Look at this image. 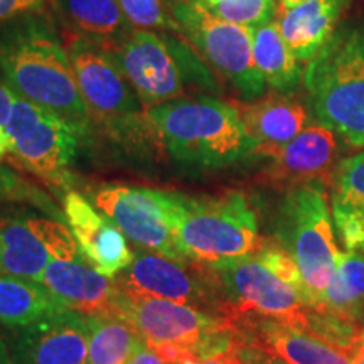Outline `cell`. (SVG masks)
<instances>
[{"mask_svg": "<svg viewBox=\"0 0 364 364\" xmlns=\"http://www.w3.org/2000/svg\"><path fill=\"white\" fill-rule=\"evenodd\" d=\"M172 17L201 56L228 80L241 98L253 102L265 93V81L253 59L252 29L209 16L189 0H167Z\"/></svg>", "mask_w": 364, "mask_h": 364, "instance_id": "9c48e42d", "label": "cell"}, {"mask_svg": "<svg viewBox=\"0 0 364 364\" xmlns=\"http://www.w3.org/2000/svg\"><path fill=\"white\" fill-rule=\"evenodd\" d=\"M65 218L86 262L107 277H117L134 262L125 235L108 216L91 206L80 193H68Z\"/></svg>", "mask_w": 364, "mask_h": 364, "instance_id": "9a60e30c", "label": "cell"}, {"mask_svg": "<svg viewBox=\"0 0 364 364\" xmlns=\"http://www.w3.org/2000/svg\"><path fill=\"white\" fill-rule=\"evenodd\" d=\"M11 154L34 176L51 184H65L68 169L78 152L85 127L59 113L14 97L6 124Z\"/></svg>", "mask_w": 364, "mask_h": 364, "instance_id": "52a82bcc", "label": "cell"}, {"mask_svg": "<svg viewBox=\"0 0 364 364\" xmlns=\"http://www.w3.org/2000/svg\"><path fill=\"white\" fill-rule=\"evenodd\" d=\"M304 0H280V11H290V9L297 7Z\"/></svg>", "mask_w": 364, "mask_h": 364, "instance_id": "74e56055", "label": "cell"}, {"mask_svg": "<svg viewBox=\"0 0 364 364\" xmlns=\"http://www.w3.org/2000/svg\"><path fill=\"white\" fill-rule=\"evenodd\" d=\"M188 364H241L236 358L235 353L226 354V356H220V358H213L208 359V361H198V363H188Z\"/></svg>", "mask_w": 364, "mask_h": 364, "instance_id": "e575fe53", "label": "cell"}, {"mask_svg": "<svg viewBox=\"0 0 364 364\" xmlns=\"http://www.w3.org/2000/svg\"><path fill=\"white\" fill-rule=\"evenodd\" d=\"M0 83L14 97L90 129L66 46L43 12L0 24Z\"/></svg>", "mask_w": 364, "mask_h": 364, "instance_id": "6da1fadb", "label": "cell"}, {"mask_svg": "<svg viewBox=\"0 0 364 364\" xmlns=\"http://www.w3.org/2000/svg\"><path fill=\"white\" fill-rule=\"evenodd\" d=\"M314 312L353 324L364 312V253L349 252L341 258L338 270L324 294L318 297Z\"/></svg>", "mask_w": 364, "mask_h": 364, "instance_id": "d4e9b609", "label": "cell"}, {"mask_svg": "<svg viewBox=\"0 0 364 364\" xmlns=\"http://www.w3.org/2000/svg\"><path fill=\"white\" fill-rule=\"evenodd\" d=\"M78 255V243L63 223L29 215H0V273L41 284L53 260Z\"/></svg>", "mask_w": 364, "mask_h": 364, "instance_id": "7c38bea8", "label": "cell"}, {"mask_svg": "<svg viewBox=\"0 0 364 364\" xmlns=\"http://www.w3.org/2000/svg\"><path fill=\"white\" fill-rule=\"evenodd\" d=\"M56 9L76 36L103 51L124 43L134 33L118 0H56Z\"/></svg>", "mask_w": 364, "mask_h": 364, "instance_id": "7402d4cb", "label": "cell"}, {"mask_svg": "<svg viewBox=\"0 0 364 364\" xmlns=\"http://www.w3.org/2000/svg\"><path fill=\"white\" fill-rule=\"evenodd\" d=\"M353 364H364V341L354 349L353 354Z\"/></svg>", "mask_w": 364, "mask_h": 364, "instance_id": "8d00e7d4", "label": "cell"}, {"mask_svg": "<svg viewBox=\"0 0 364 364\" xmlns=\"http://www.w3.org/2000/svg\"><path fill=\"white\" fill-rule=\"evenodd\" d=\"M105 54L132 85L145 110L182 98L188 75L172 38L134 29L124 43Z\"/></svg>", "mask_w": 364, "mask_h": 364, "instance_id": "30bf717a", "label": "cell"}, {"mask_svg": "<svg viewBox=\"0 0 364 364\" xmlns=\"http://www.w3.org/2000/svg\"><path fill=\"white\" fill-rule=\"evenodd\" d=\"M338 150L334 130L321 124L309 125L289 144L265 154L272 161L265 176L275 184L290 186V189L314 181L324 182L334 171Z\"/></svg>", "mask_w": 364, "mask_h": 364, "instance_id": "e0dca14e", "label": "cell"}, {"mask_svg": "<svg viewBox=\"0 0 364 364\" xmlns=\"http://www.w3.org/2000/svg\"><path fill=\"white\" fill-rule=\"evenodd\" d=\"M306 103L317 124L364 147V14L338 26L304 70Z\"/></svg>", "mask_w": 364, "mask_h": 364, "instance_id": "7a4b0ae2", "label": "cell"}, {"mask_svg": "<svg viewBox=\"0 0 364 364\" xmlns=\"http://www.w3.org/2000/svg\"><path fill=\"white\" fill-rule=\"evenodd\" d=\"M7 152H11V136H9L6 127L0 125V161Z\"/></svg>", "mask_w": 364, "mask_h": 364, "instance_id": "d590c367", "label": "cell"}, {"mask_svg": "<svg viewBox=\"0 0 364 364\" xmlns=\"http://www.w3.org/2000/svg\"><path fill=\"white\" fill-rule=\"evenodd\" d=\"M95 206L139 247L166 255L176 262H189L176 247L164 191L127 184L103 186L95 194Z\"/></svg>", "mask_w": 364, "mask_h": 364, "instance_id": "4fadbf2b", "label": "cell"}, {"mask_svg": "<svg viewBox=\"0 0 364 364\" xmlns=\"http://www.w3.org/2000/svg\"><path fill=\"white\" fill-rule=\"evenodd\" d=\"M186 263L161 253H139L129 268L118 273L115 284L124 292L215 309L223 317L221 299L206 263L194 262L191 268Z\"/></svg>", "mask_w": 364, "mask_h": 364, "instance_id": "8fae6325", "label": "cell"}, {"mask_svg": "<svg viewBox=\"0 0 364 364\" xmlns=\"http://www.w3.org/2000/svg\"><path fill=\"white\" fill-rule=\"evenodd\" d=\"M63 306L43 284L0 273V324L22 329L63 311Z\"/></svg>", "mask_w": 364, "mask_h": 364, "instance_id": "cb8c5ba5", "label": "cell"}, {"mask_svg": "<svg viewBox=\"0 0 364 364\" xmlns=\"http://www.w3.org/2000/svg\"><path fill=\"white\" fill-rule=\"evenodd\" d=\"M253 59L263 81L277 93L290 95L304 80V70L299 59L290 51L280 33L279 22L252 29Z\"/></svg>", "mask_w": 364, "mask_h": 364, "instance_id": "603a6c76", "label": "cell"}, {"mask_svg": "<svg viewBox=\"0 0 364 364\" xmlns=\"http://www.w3.org/2000/svg\"><path fill=\"white\" fill-rule=\"evenodd\" d=\"M253 338L290 364H353V351L273 317H248Z\"/></svg>", "mask_w": 364, "mask_h": 364, "instance_id": "ffe728a7", "label": "cell"}, {"mask_svg": "<svg viewBox=\"0 0 364 364\" xmlns=\"http://www.w3.org/2000/svg\"><path fill=\"white\" fill-rule=\"evenodd\" d=\"M118 4L132 27L181 34V27L172 17L167 0H118Z\"/></svg>", "mask_w": 364, "mask_h": 364, "instance_id": "83f0119b", "label": "cell"}, {"mask_svg": "<svg viewBox=\"0 0 364 364\" xmlns=\"http://www.w3.org/2000/svg\"><path fill=\"white\" fill-rule=\"evenodd\" d=\"M41 284L63 306L86 317L117 316L120 289L110 277L95 270L83 255L53 260L46 267Z\"/></svg>", "mask_w": 364, "mask_h": 364, "instance_id": "2e32d148", "label": "cell"}, {"mask_svg": "<svg viewBox=\"0 0 364 364\" xmlns=\"http://www.w3.org/2000/svg\"><path fill=\"white\" fill-rule=\"evenodd\" d=\"M65 46L91 120L120 135L152 132L135 90L102 48L76 34Z\"/></svg>", "mask_w": 364, "mask_h": 364, "instance_id": "ba28073f", "label": "cell"}, {"mask_svg": "<svg viewBox=\"0 0 364 364\" xmlns=\"http://www.w3.org/2000/svg\"><path fill=\"white\" fill-rule=\"evenodd\" d=\"M11 339V364H86V316L65 307L34 324L16 329Z\"/></svg>", "mask_w": 364, "mask_h": 364, "instance_id": "5bb4252c", "label": "cell"}, {"mask_svg": "<svg viewBox=\"0 0 364 364\" xmlns=\"http://www.w3.org/2000/svg\"><path fill=\"white\" fill-rule=\"evenodd\" d=\"M223 304V317L230 322L245 314L273 317L285 324L307 327L309 306L297 287L282 279L263 260L258 248L245 257L206 263Z\"/></svg>", "mask_w": 364, "mask_h": 364, "instance_id": "8992f818", "label": "cell"}, {"mask_svg": "<svg viewBox=\"0 0 364 364\" xmlns=\"http://www.w3.org/2000/svg\"><path fill=\"white\" fill-rule=\"evenodd\" d=\"M88 324V361L86 364H129L142 336L118 316L86 317Z\"/></svg>", "mask_w": 364, "mask_h": 364, "instance_id": "484cf974", "label": "cell"}, {"mask_svg": "<svg viewBox=\"0 0 364 364\" xmlns=\"http://www.w3.org/2000/svg\"><path fill=\"white\" fill-rule=\"evenodd\" d=\"M0 364H11V339L0 332Z\"/></svg>", "mask_w": 364, "mask_h": 364, "instance_id": "836d02e7", "label": "cell"}, {"mask_svg": "<svg viewBox=\"0 0 364 364\" xmlns=\"http://www.w3.org/2000/svg\"><path fill=\"white\" fill-rule=\"evenodd\" d=\"M0 203H33L44 211L56 213L51 199L43 191L34 188L29 181L0 164Z\"/></svg>", "mask_w": 364, "mask_h": 364, "instance_id": "f1b7e54d", "label": "cell"}, {"mask_svg": "<svg viewBox=\"0 0 364 364\" xmlns=\"http://www.w3.org/2000/svg\"><path fill=\"white\" fill-rule=\"evenodd\" d=\"M332 221L322 181L295 186L280 204L277 235L280 247L297 263L311 309L329 287L344 255L336 245Z\"/></svg>", "mask_w": 364, "mask_h": 364, "instance_id": "5b68a950", "label": "cell"}, {"mask_svg": "<svg viewBox=\"0 0 364 364\" xmlns=\"http://www.w3.org/2000/svg\"><path fill=\"white\" fill-rule=\"evenodd\" d=\"M327 184L341 241L349 252L364 253V150L341 161Z\"/></svg>", "mask_w": 364, "mask_h": 364, "instance_id": "44dd1931", "label": "cell"}, {"mask_svg": "<svg viewBox=\"0 0 364 364\" xmlns=\"http://www.w3.org/2000/svg\"><path fill=\"white\" fill-rule=\"evenodd\" d=\"M241 122L252 142L255 152L265 156L273 149L289 144L311 122L307 103L287 93H273L238 108Z\"/></svg>", "mask_w": 364, "mask_h": 364, "instance_id": "ac0fdd59", "label": "cell"}, {"mask_svg": "<svg viewBox=\"0 0 364 364\" xmlns=\"http://www.w3.org/2000/svg\"><path fill=\"white\" fill-rule=\"evenodd\" d=\"M351 0H304L280 11L279 27L299 63H309L338 29Z\"/></svg>", "mask_w": 364, "mask_h": 364, "instance_id": "d6986e66", "label": "cell"}, {"mask_svg": "<svg viewBox=\"0 0 364 364\" xmlns=\"http://www.w3.org/2000/svg\"><path fill=\"white\" fill-rule=\"evenodd\" d=\"M129 364H169V363L162 361V359L159 358V354L154 351L150 346H147V343H145L140 346L139 351L134 354V358L130 359Z\"/></svg>", "mask_w": 364, "mask_h": 364, "instance_id": "1f68e13d", "label": "cell"}, {"mask_svg": "<svg viewBox=\"0 0 364 364\" xmlns=\"http://www.w3.org/2000/svg\"><path fill=\"white\" fill-rule=\"evenodd\" d=\"M49 0H0V24L44 12Z\"/></svg>", "mask_w": 364, "mask_h": 364, "instance_id": "4dcf8cb0", "label": "cell"}, {"mask_svg": "<svg viewBox=\"0 0 364 364\" xmlns=\"http://www.w3.org/2000/svg\"><path fill=\"white\" fill-rule=\"evenodd\" d=\"M216 19L230 24L258 29L273 21L277 0H189Z\"/></svg>", "mask_w": 364, "mask_h": 364, "instance_id": "4316f807", "label": "cell"}, {"mask_svg": "<svg viewBox=\"0 0 364 364\" xmlns=\"http://www.w3.org/2000/svg\"><path fill=\"white\" fill-rule=\"evenodd\" d=\"M167 152L188 166L218 169L255 152L240 110L211 97L177 98L145 110Z\"/></svg>", "mask_w": 364, "mask_h": 364, "instance_id": "3957f363", "label": "cell"}, {"mask_svg": "<svg viewBox=\"0 0 364 364\" xmlns=\"http://www.w3.org/2000/svg\"><path fill=\"white\" fill-rule=\"evenodd\" d=\"M12 102H14V95L6 88V86L0 83V125L6 127L9 115H11V110H12Z\"/></svg>", "mask_w": 364, "mask_h": 364, "instance_id": "d6a6232c", "label": "cell"}, {"mask_svg": "<svg viewBox=\"0 0 364 364\" xmlns=\"http://www.w3.org/2000/svg\"><path fill=\"white\" fill-rule=\"evenodd\" d=\"M176 247L186 260L216 263L245 257L260 247L258 221L247 196H184L164 191Z\"/></svg>", "mask_w": 364, "mask_h": 364, "instance_id": "277c9868", "label": "cell"}, {"mask_svg": "<svg viewBox=\"0 0 364 364\" xmlns=\"http://www.w3.org/2000/svg\"><path fill=\"white\" fill-rule=\"evenodd\" d=\"M235 354L241 364H290L279 354L273 353L272 349H268L267 346L253 338H243V334H241L240 344L236 346Z\"/></svg>", "mask_w": 364, "mask_h": 364, "instance_id": "f546056e", "label": "cell"}]
</instances>
